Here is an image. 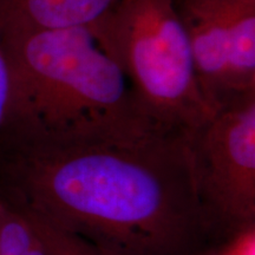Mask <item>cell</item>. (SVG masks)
<instances>
[{
    "instance_id": "cell-1",
    "label": "cell",
    "mask_w": 255,
    "mask_h": 255,
    "mask_svg": "<svg viewBox=\"0 0 255 255\" xmlns=\"http://www.w3.org/2000/svg\"><path fill=\"white\" fill-rule=\"evenodd\" d=\"M0 200L103 255H209L232 240L201 200L189 132L159 124L75 136L0 129Z\"/></svg>"
},
{
    "instance_id": "cell-2",
    "label": "cell",
    "mask_w": 255,
    "mask_h": 255,
    "mask_svg": "<svg viewBox=\"0 0 255 255\" xmlns=\"http://www.w3.org/2000/svg\"><path fill=\"white\" fill-rule=\"evenodd\" d=\"M0 38L9 69L8 105L0 129L73 136L156 123L141 110L122 69L90 28Z\"/></svg>"
},
{
    "instance_id": "cell-3",
    "label": "cell",
    "mask_w": 255,
    "mask_h": 255,
    "mask_svg": "<svg viewBox=\"0 0 255 255\" xmlns=\"http://www.w3.org/2000/svg\"><path fill=\"white\" fill-rule=\"evenodd\" d=\"M90 30L156 123L190 132L218 109L200 87L175 0H120Z\"/></svg>"
},
{
    "instance_id": "cell-4",
    "label": "cell",
    "mask_w": 255,
    "mask_h": 255,
    "mask_svg": "<svg viewBox=\"0 0 255 255\" xmlns=\"http://www.w3.org/2000/svg\"><path fill=\"white\" fill-rule=\"evenodd\" d=\"M203 206L227 239L255 227V92L220 105L189 132Z\"/></svg>"
},
{
    "instance_id": "cell-5",
    "label": "cell",
    "mask_w": 255,
    "mask_h": 255,
    "mask_svg": "<svg viewBox=\"0 0 255 255\" xmlns=\"http://www.w3.org/2000/svg\"><path fill=\"white\" fill-rule=\"evenodd\" d=\"M200 87L215 108L239 97L232 89L229 44L220 0H175Z\"/></svg>"
},
{
    "instance_id": "cell-6",
    "label": "cell",
    "mask_w": 255,
    "mask_h": 255,
    "mask_svg": "<svg viewBox=\"0 0 255 255\" xmlns=\"http://www.w3.org/2000/svg\"><path fill=\"white\" fill-rule=\"evenodd\" d=\"M120 0H0V34L91 28Z\"/></svg>"
},
{
    "instance_id": "cell-7",
    "label": "cell",
    "mask_w": 255,
    "mask_h": 255,
    "mask_svg": "<svg viewBox=\"0 0 255 255\" xmlns=\"http://www.w3.org/2000/svg\"><path fill=\"white\" fill-rule=\"evenodd\" d=\"M235 96L255 92V0H220Z\"/></svg>"
},
{
    "instance_id": "cell-8",
    "label": "cell",
    "mask_w": 255,
    "mask_h": 255,
    "mask_svg": "<svg viewBox=\"0 0 255 255\" xmlns=\"http://www.w3.org/2000/svg\"><path fill=\"white\" fill-rule=\"evenodd\" d=\"M0 255H49L30 220L1 200Z\"/></svg>"
},
{
    "instance_id": "cell-9",
    "label": "cell",
    "mask_w": 255,
    "mask_h": 255,
    "mask_svg": "<svg viewBox=\"0 0 255 255\" xmlns=\"http://www.w3.org/2000/svg\"><path fill=\"white\" fill-rule=\"evenodd\" d=\"M25 216L36 228L49 255H103L79 239L56 229L40 220Z\"/></svg>"
},
{
    "instance_id": "cell-10",
    "label": "cell",
    "mask_w": 255,
    "mask_h": 255,
    "mask_svg": "<svg viewBox=\"0 0 255 255\" xmlns=\"http://www.w3.org/2000/svg\"><path fill=\"white\" fill-rule=\"evenodd\" d=\"M9 98V69L0 38V128L4 123Z\"/></svg>"
}]
</instances>
